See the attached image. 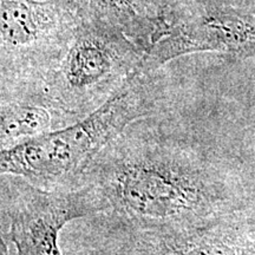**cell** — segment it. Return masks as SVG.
I'll use <instances>...</instances> for the list:
<instances>
[{
    "instance_id": "cell-9",
    "label": "cell",
    "mask_w": 255,
    "mask_h": 255,
    "mask_svg": "<svg viewBox=\"0 0 255 255\" xmlns=\"http://www.w3.org/2000/svg\"><path fill=\"white\" fill-rule=\"evenodd\" d=\"M141 1L144 5L146 11L152 17L157 19L162 12L167 11V9L171 7H175V6L180 4H183V2L188 1V0H141Z\"/></svg>"
},
{
    "instance_id": "cell-10",
    "label": "cell",
    "mask_w": 255,
    "mask_h": 255,
    "mask_svg": "<svg viewBox=\"0 0 255 255\" xmlns=\"http://www.w3.org/2000/svg\"><path fill=\"white\" fill-rule=\"evenodd\" d=\"M0 255H15L12 252V245L6 241L0 242Z\"/></svg>"
},
{
    "instance_id": "cell-3",
    "label": "cell",
    "mask_w": 255,
    "mask_h": 255,
    "mask_svg": "<svg viewBox=\"0 0 255 255\" xmlns=\"http://www.w3.org/2000/svg\"><path fill=\"white\" fill-rule=\"evenodd\" d=\"M144 59V51L120 28L79 21L62 57L41 82L81 120L116 94L143 68Z\"/></svg>"
},
{
    "instance_id": "cell-1",
    "label": "cell",
    "mask_w": 255,
    "mask_h": 255,
    "mask_svg": "<svg viewBox=\"0 0 255 255\" xmlns=\"http://www.w3.org/2000/svg\"><path fill=\"white\" fill-rule=\"evenodd\" d=\"M156 117L130 124L89 165L79 187L95 194L102 212L87 226L174 227L244 208L234 173L186 123Z\"/></svg>"
},
{
    "instance_id": "cell-2",
    "label": "cell",
    "mask_w": 255,
    "mask_h": 255,
    "mask_svg": "<svg viewBox=\"0 0 255 255\" xmlns=\"http://www.w3.org/2000/svg\"><path fill=\"white\" fill-rule=\"evenodd\" d=\"M161 69H141L103 105L71 126L1 149L0 171L49 189H77L101 151L136 121L165 111Z\"/></svg>"
},
{
    "instance_id": "cell-11",
    "label": "cell",
    "mask_w": 255,
    "mask_h": 255,
    "mask_svg": "<svg viewBox=\"0 0 255 255\" xmlns=\"http://www.w3.org/2000/svg\"><path fill=\"white\" fill-rule=\"evenodd\" d=\"M64 255H92V254H87V253H65Z\"/></svg>"
},
{
    "instance_id": "cell-4",
    "label": "cell",
    "mask_w": 255,
    "mask_h": 255,
    "mask_svg": "<svg viewBox=\"0 0 255 255\" xmlns=\"http://www.w3.org/2000/svg\"><path fill=\"white\" fill-rule=\"evenodd\" d=\"M197 52L255 57V0H188L162 12L143 69L155 71Z\"/></svg>"
},
{
    "instance_id": "cell-6",
    "label": "cell",
    "mask_w": 255,
    "mask_h": 255,
    "mask_svg": "<svg viewBox=\"0 0 255 255\" xmlns=\"http://www.w3.org/2000/svg\"><path fill=\"white\" fill-rule=\"evenodd\" d=\"M78 23L59 0H0L1 81H43Z\"/></svg>"
},
{
    "instance_id": "cell-7",
    "label": "cell",
    "mask_w": 255,
    "mask_h": 255,
    "mask_svg": "<svg viewBox=\"0 0 255 255\" xmlns=\"http://www.w3.org/2000/svg\"><path fill=\"white\" fill-rule=\"evenodd\" d=\"M0 143L9 148L71 126L79 119L69 113L40 81H0Z\"/></svg>"
},
{
    "instance_id": "cell-8",
    "label": "cell",
    "mask_w": 255,
    "mask_h": 255,
    "mask_svg": "<svg viewBox=\"0 0 255 255\" xmlns=\"http://www.w3.org/2000/svg\"><path fill=\"white\" fill-rule=\"evenodd\" d=\"M79 21H102L120 28L145 55L154 43L157 19L141 0H59Z\"/></svg>"
},
{
    "instance_id": "cell-5",
    "label": "cell",
    "mask_w": 255,
    "mask_h": 255,
    "mask_svg": "<svg viewBox=\"0 0 255 255\" xmlns=\"http://www.w3.org/2000/svg\"><path fill=\"white\" fill-rule=\"evenodd\" d=\"M1 239L15 255H64L62 229L76 219L100 214L97 197L87 187L49 189L15 175L1 174Z\"/></svg>"
}]
</instances>
